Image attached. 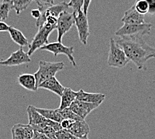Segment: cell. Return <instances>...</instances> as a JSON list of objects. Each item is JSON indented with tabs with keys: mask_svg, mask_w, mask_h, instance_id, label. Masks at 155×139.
Listing matches in <instances>:
<instances>
[{
	"mask_svg": "<svg viewBox=\"0 0 155 139\" xmlns=\"http://www.w3.org/2000/svg\"><path fill=\"white\" fill-rule=\"evenodd\" d=\"M40 50H46L50 52L53 53L55 56L59 54H64L68 58L70 62L72 63L74 66H76V62L74 58V48L72 47H66L62 43L57 42H51L41 47Z\"/></svg>",
	"mask_w": 155,
	"mask_h": 139,
	"instance_id": "9",
	"label": "cell"
},
{
	"mask_svg": "<svg viewBox=\"0 0 155 139\" xmlns=\"http://www.w3.org/2000/svg\"><path fill=\"white\" fill-rule=\"evenodd\" d=\"M151 58H155V53L153 55V56H151Z\"/></svg>",
	"mask_w": 155,
	"mask_h": 139,
	"instance_id": "35",
	"label": "cell"
},
{
	"mask_svg": "<svg viewBox=\"0 0 155 139\" xmlns=\"http://www.w3.org/2000/svg\"><path fill=\"white\" fill-rule=\"evenodd\" d=\"M153 24L144 23L142 24H124L115 32V36H141L149 35Z\"/></svg>",
	"mask_w": 155,
	"mask_h": 139,
	"instance_id": "6",
	"label": "cell"
},
{
	"mask_svg": "<svg viewBox=\"0 0 155 139\" xmlns=\"http://www.w3.org/2000/svg\"><path fill=\"white\" fill-rule=\"evenodd\" d=\"M8 32L13 41L18 44L19 46H20V47L29 46L30 44L28 43L27 38L24 36V35L21 31L12 26H9Z\"/></svg>",
	"mask_w": 155,
	"mask_h": 139,
	"instance_id": "20",
	"label": "cell"
},
{
	"mask_svg": "<svg viewBox=\"0 0 155 139\" xmlns=\"http://www.w3.org/2000/svg\"><path fill=\"white\" fill-rule=\"evenodd\" d=\"M18 82L21 86L30 91H37L36 80L34 74H24L19 76Z\"/></svg>",
	"mask_w": 155,
	"mask_h": 139,
	"instance_id": "18",
	"label": "cell"
},
{
	"mask_svg": "<svg viewBox=\"0 0 155 139\" xmlns=\"http://www.w3.org/2000/svg\"><path fill=\"white\" fill-rule=\"evenodd\" d=\"M130 62L123 49L116 42L114 38L110 40V50L107 64L110 67L122 68Z\"/></svg>",
	"mask_w": 155,
	"mask_h": 139,
	"instance_id": "4",
	"label": "cell"
},
{
	"mask_svg": "<svg viewBox=\"0 0 155 139\" xmlns=\"http://www.w3.org/2000/svg\"><path fill=\"white\" fill-rule=\"evenodd\" d=\"M76 139H88V137H84L82 138H76Z\"/></svg>",
	"mask_w": 155,
	"mask_h": 139,
	"instance_id": "34",
	"label": "cell"
},
{
	"mask_svg": "<svg viewBox=\"0 0 155 139\" xmlns=\"http://www.w3.org/2000/svg\"><path fill=\"white\" fill-rule=\"evenodd\" d=\"M38 29V32L35 34L31 42L29 45V50L27 53L30 56L34 53V51L38 49H40L41 47L48 44L49 35L51 33V31L56 29V25L45 23L44 25Z\"/></svg>",
	"mask_w": 155,
	"mask_h": 139,
	"instance_id": "5",
	"label": "cell"
},
{
	"mask_svg": "<svg viewBox=\"0 0 155 139\" xmlns=\"http://www.w3.org/2000/svg\"><path fill=\"white\" fill-rule=\"evenodd\" d=\"M91 4V1H84L83 4V8H84V14L87 16V13H88V9L90 4Z\"/></svg>",
	"mask_w": 155,
	"mask_h": 139,
	"instance_id": "33",
	"label": "cell"
},
{
	"mask_svg": "<svg viewBox=\"0 0 155 139\" xmlns=\"http://www.w3.org/2000/svg\"><path fill=\"white\" fill-rule=\"evenodd\" d=\"M56 139H76V138L72 135L66 129H62L56 133Z\"/></svg>",
	"mask_w": 155,
	"mask_h": 139,
	"instance_id": "25",
	"label": "cell"
},
{
	"mask_svg": "<svg viewBox=\"0 0 155 139\" xmlns=\"http://www.w3.org/2000/svg\"><path fill=\"white\" fill-rule=\"evenodd\" d=\"M32 139H50L47 136L44 134L41 133V132H38L37 131H34V137Z\"/></svg>",
	"mask_w": 155,
	"mask_h": 139,
	"instance_id": "29",
	"label": "cell"
},
{
	"mask_svg": "<svg viewBox=\"0 0 155 139\" xmlns=\"http://www.w3.org/2000/svg\"><path fill=\"white\" fill-rule=\"evenodd\" d=\"M106 98V95L102 93H88L80 89L77 92V101L88 103H102Z\"/></svg>",
	"mask_w": 155,
	"mask_h": 139,
	"instance_id": "14",
	"label": "cell"
},
{
	"mask_svg": "<svg viewBox=\"0 0 155 139\" xmlns=\"http://www.w3.org/2000/svg\"><path fill=\"white\" fill-rule=\"evenodd\" d=\"M130 61H132L138 70L146 69L148 60L155 53L154 48L148 45L141 36H122L114 38Z\"/></svg>",
	"mask_w": 155,
	"mask_h": 139,
	"instance_id": "1",
	"label": "cell"
},
{
	"mask_svg": "<svg viewBox=\"0 0 155 139\" xmlns=\"http://www.w3.org/2000/svg\"><path fill=\"white\" fill-rule=\"evenodd\" d=\"M11 131L12 139H32L34 134V131L30 124H15Z\"/></svg>",
	"mask_w": 155,
	"mask_h": 139,
	"instance_id": "12",
	"label": "cell"
},
{
	"mask_svg": "<svg viewBox=\"0 0 155 139\" xmlns=\"http://www.w3.org/2000/svg\"><path fill=\"white\" fill-rule=\"evenodd\" d=\"M150 5L149 12L150 14L154 15L155 14V1H148Z\"/></svg>",
	"mask_w": 155,
	"mask_h": 139,
	"instance_id": "32",
	"label": "cell"
},
{
	"mask_svg": "<svg viewBox=\"0 0 155 139\" xmlns=\"http://www.w3.org/2000/svg\"><path fill=\"white\" fill-rule=\"evenodd\" d=\"M76 96L77 92L74 91L70 88H66L61 96V102L58 109L60 111H62L64 109L69 108L73 102L76 100Z\"/></svg>",
	"mask_w": 155,
	"mask_h": 139,
	"instance_id": "17",
	"label": "cell"
},
{
	"mask_svg": "<svg viewBox=\"0 0 155 139\" xmlns=\"http://www.w3.org/2000/svg\"><path fill=\"white\" fill-rule=\"evenodd\" d=\"M74 24H75V19L73 13L66 11L60 15L56 24L58 42L62 43L63 36L72 28Z\"/></svg>",
	"mask_w": 155,
	"mask_h": 139,
	"instance_id": "7",
	"label": "cell"
},
{
	"mask_svg": "<svg viewBox=\"0 0 155 139\" xmlns=\"http://www.w3.org/2000/svg\"><path fill=\"white\" fill-rule=\"evenodd\" d=\"M68 131L76 138H82L88 137L90 132V127L85 121H75L68 129Z\"/></svg>",
	"mask_w": 155,
	"mask_h": 139,
	"instance_id": "15",
	"label": "cell"
},
{
	"mask_svg": "<svg viewBox=\"0 0 155 139\" xmlns=\"http://www.w3.org/2000/svg\"><path fill=\"white\" fill-rule=\"evenodd\" d=\"M27 112L28 114L29 124L34 131H37L40 132L41 129L46 127H52L56 132L62 130V127L60 123L54 122L52 121L48 120L39 113L35 107L30 105L27 108Z\"/></svg>",
	"mask_w": 155,
	"mask_h": 139,
	"instance_id": "2",
	"label": "cell"
},
{
	"mask_svg": "<svg viewBox=\"0 0 155 139\" xmlns=\"http://www.w3.org/2000/svg\"><path fill=\"white\" fill-rule=\"evenodd\" d=\"M38 88L46 89L51 92L56 94L58 96H62L64 90H65L66 88L61 84L56 77H54L41 83L38 86Z\"/></svg>",
	"mask_w": 155,
	"mask_h": 139,
	"instance_id": "16",
	"label": "cell"
},
{
	"mask_svg": "<svg viewBox=\"0 0 155 139\" xmlns=\"http://www.w3.org/2000/svg\"><path fill=\"white\" fill-rule=\"evenodd\" d=\"M121 21L124 24H142L145 23L144 15L140 14L136 10L134 5L124 12Z\"/></svg>",
	"mask_w": 155,
	"mask_h": 139,
	"instance_id": "13",
	"label": "cell"
},
{
	"mask_svg": "<svg viewBox=\"0 0 155 139\" xmlns=\"http://www.w3.org/2000/svg\"><path fill=\"white\" fill-rule=\"evenodd\" d=\"M101 103L84 102L76 100L70 106V110L84 120L85 118L94 110L97 108Z\"/></svg>",
	"mask_w": 155,
	"mask_h": 139,
	"instance_id": "11",
	"label": "cell"
},
{
	"mask_svg": "<svg viewBox=\"0 0 155 139\" xmlns=\"http://www.w3.org/2000/svg\"><path fill=\"white\" fill-rule=\"evenodd\" d=\"M83 0H72L69 3H68V7L72 8L73 13H76L82 10L81 8L83 7Z\"/></svg>",
	"mask_w": 155,
	"mask_h": 139,
	"instance_id": "26",
	"label": "cell"
},
{
	"mask_svg": "<svg viewBox=\"0 0 155 139\" xmlns=\"http://www.w3.org/2000/svg\"><path fill=\"white\" fill-rule=\"evenodd\" d=\"M36 111L42 115L44 117L48 119V120L52 121L54 122L61 123L64 120V118L60 114L58 109H46V108H39L35 107Z\"/></svg>",
	"mask_w": 155,
	"mask_h": 139,
	"instance_id": "19",
	"label": "cell"
},
{
	"mask_svg": "<svg viewBox=\"0 0 155 139\" xmlns=\"http://www.w3.org/2000/svg\"><path fill=\"white\" fill-rule=\"evenodd\" d=\"M31 58L27 52H25L23 47H20L19 50L11 54L7 60L0 61V66H19L22 64L30 63Z\"/></svg>",
	"mask_w": 155,
	"mask_h": 139,
	"instance_id": "10",
	"label": "cell"
},
{
	"mask_svg": "<svg viewBox=\"0 0 155 139\" xmlns=\"http://www.w3.org/2000/svg\"><path fill=\"white\" fill-rule=\"evenodd\" d=\"M134 7L136 10L141 15H144L147 13L149 12V2H148V1H146V0H139V1H137L135 3Z\"/></svg>",
	"mask_w": 155,
	"mask_h": 139,
	"instance_id": "23",
	"label": "cell"
},
{
	"mask_svg": "<svg viewBox=\"0 0 155 139\" xmlns=\"http://www.w3.org/2000/svg\"><path fill=\"white\" fill-rule=\"evenodd\" d=\"M64 62H50L46 61H40L39 62V68L34 75L36 80V87L46 80L55 77V75L64 69Z\"/></svg>",
	"mask_w": 155,
	"mask_h": 139,
	"instance_id": "3",
	"label": "cell"
},
{
	"mask_svg": "<svg viewBox=\"0 0 155 139\" xmlns=\"http://www.w3.org/2000/svg\"><path fill=\"white\" fill-rule=\"evenodd\" d=\"M31 14L32 17H33L34 18H35L38 19L40 18V15H41V13H40V10L38 9V8H36V9H32L31 12Z\"/></svg>",
	"mask_w": 155,
	"mask_h": 139,
	"instance_id": "30",
	"label": "cell"
},
{
	"mask_svg": "<svg viewBox=\"0 0 155 139\" xmlns=\"http://www.w3.org/2000/svg\"><path fill=\"white\" fill-rule=\"evenodd\" d=\"M9 26L4 22H0V31H8Z\"/></svg>",
	"mask_w": 155,
	"mask_h": 139,
	"instance_id": "31",
	"label": "cell"
},
{
	"mask_svg": "<svg viewBox=\"0 0 155 139\" xmlns=\"http://www.w3.org/2000/svg\"><path fill=\"white\" fill-rule=\"evenodd\" d=\"M12 9H15L16 14H19V13L21 11L24 10L28 7L29 5L31 3V0H27V1H18V0H16V1H12Z\"/></svg>",
	"mask_w": 155,
	"mask_h": 139,
	"instance_id": "24",
	"label": "cell"
},
{
	"mask_svg": "<svg viewBox=\"0 0 155 139\" xmlns=\"http://www.w3.org/2000/svg\"><path fill=\"white\" fill-rule=\"evenodd\" d=\"M12 1H3L2 4L0 5V22L4 21L8 17L9 11L12 9Z\"/></svg>",
	"mask_w": 155,
	"mask_h": 139,
	"instance_id": "21",
	"label": "cell"
},
{
	"mask_svg": "<svg viewBox=\"0 0 155 139\" xmlns=\"http://www.w3.org/2000/svg\"><path fill=\"white\" fill-rule=\"evenodd\" d=\"M2 2H3V1H2V0H0V5L2 4Z\"/></svg>",
	"mask_w": 155,
	"mask_h": 139,
	"instance_id": "36",
	"label": "cell"
},
{
	"mask_svg": "<svg viewBox=\"0 0 155 139\" xmlns=\"http://www.w3.org/2000/svg\"><path fill=\"white\" fill-rule=\"evenodd\" d=\"M58 111H59L60 114L62 115V116L64 118V119H69V120L74 121H84L81 117H80L78 115H77L76 114H75V113H74L72 111V110H70V108H65V109L62 110V111H60V110L58 109Z\"/></svg>",
	"mask_w": 155,
	"mask_h": 139,
	"instance_id": "22",
	"label": "cell"
},
{
	"mask_svg": "<svg viewBox=\"0 0 155 139\" xmlns=\"http://www.w3.org/2000/svg\"><path fill=\"white\" fill-rule=\"evenodd\" d=\"M75 121L69 120V119H64L62 122L60 123V124L62 126L63 129H66V130H68V129L71 127V125Z\"/></svg>",
	"mask_w": 155,
	"mask_h": 139,
	"instance_id": "28",
	"label": "cell"
},
{
	"mask_svg": "<svg viewBox=\"0 0 155 139\" xmlns=\"http://www.w3.org/2000/svg\"><path fill=\"white\" fill-rule=\"evenodd\" d=\"M73 14L74 19H75V25L77 28L80 40L84 45H86L87 40L90 35L88 21L87 16L84 14L82 10L73 13Z\"/></svg>",
	"mask_w": 155,
	"mask_h": 139,
	"instance_id": "8",
	"label": "cell"
},
{
	"mask_svg": "<svg viewBox=\"0 0 155 139\" xmlns=\"http://www.w3.org/2000/svg\"><path fill=\"white\" fill-rule=\"evenodd\" d=\"M40 132H41V133H42V134H44L45 135L47 136V137L50 139H56V131H55L52 127H45L44 128L41 129Z\"/></svg>",
	"mask_w": 155,
	"mask_h": 139,
	"instance_id": "27",
	"label": "cell"
}]
</instances>
